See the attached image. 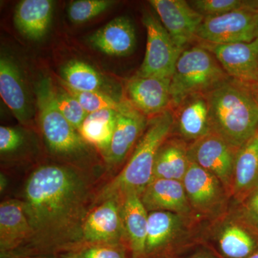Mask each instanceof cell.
Returning <instances> with one entry per match:
<instances>
[{
  "label": "cell",
  "mask_w": 258,
  "mask_h": 258,
  "mask_svg": "<svg viewBox=\"0 0 258 258\" xmlns=\"http://www.w3.org/2000/svg\"><path fill=\"white\" fill-rule=\"evenodd\" d=\"M88 197L86 179L73 168L49 164L35 169L23 200L32 230L30 247L37 252H68L81 245Z\"/></svg>",
  "instance_id": "obj_1"
},
{
  "label": "cell",
  "mask_w": 258,
  "mask_h": 258,
  "mask_svg": "<svg viewBox=\"0 0 258 258\" xmlns=\"http://www.w3.org/2000/svg\"><path fill=\"white\" fill-rule=\"evenodd\" d=\"M210 128L240 149L258 134V98L253 87L229 79L205 94Z\"/></svg>",
  "instance_id": "obj_2"
},
{
  "label": "cell",
  "mask_w": 258,
  "mask_h": 258,
  "mask_svg": "<svg viewBox=\"0 0 258 258\" xmlns=\"http://www.w3.org/2000/svg\"><path fill=\"white\" fill-rule=\"evenodd\" d=\"M174 127L171 108L149 118L147 128L123 169L101 190L100 203L111 198L122 200L130 193L142 195L152 181L158 151L169 138Z\"/></svg>",
  "instance_id": "obj_3"
},
{
  "label": "cell",
  "mask_w": 258,
  "mask_h": 258,
  "mask_svg": "<svg viewBox=\"0 0 258 258\" xmlns=\"http://www.w3.org/2000/svg\"><path fill=\"white\" fill-rule=\"evenodd\" d=\"M229 79L215 56L200 44L185 49L171 76V109L189 96L206 94Z\"/></svg>",
  "instance_id": "obj_4"
},
{
  "label": "cell",
  "mask_w": 258,
  "mask_h": 258,
  "mask_svg": "<svg viewBox=\"0 0 258 258\" xmlns=\"http://www.w3.org/2000/svg\"><path fill=\"white\" fill-rule=\"evenodd\" d=\"M55 88L50 77L42 78L35 84L39 125L50 152L61 157H73L83 152L86 143L59 111Z\"/></svg>",
  "instance_id": "obj_5"
},
{
  "label": "cell",
  "mask_w": 258,
  "mask_h": 258,
  "mask_svg": "<svg viewBox=\"0 0 258 258\" xmlns=\"http://www.w3.org/2000/svg\"><path fill=\"white\" fill-rule=\"evenodd\" d=\"M142 22L147 30V49L137 76L171 79L184 50L176 45L160 20L151 12H144Z\"/></svg>",
  "instance_id": "obj_6"
},
{
  "label": "cell",
  "mask_w": 258,
  "mask_h": 258,
  "mask_svg": "<svg viewBox=\"0 0 258 258\" xmlns=\"http://www.w3.org/2000/svg\"><path fill=\"white\" fill-rule=\"evenodd\" d=\"M258 9L244 8L204 18L196 32L198 42L230 44L257 38Z\"/></svg>",
  "instance_id": "obj_7"
},
{
  "label": "cell",
  "mask_w": 258,
  "mask_h": 258,
  "mask_svg": "<svg viewBox=\"0 0 258 258\" xmlns=\"http://www.w3.org/2000/svg\"><path fill=\"white\" fill-rule=\"evenodd\" d=\"M237 150L218 134L210 132L188 147V154L190 161L216 176L227 191L232 190Z\"/></svg>",
  "instance_id": "obj_8"
},
{
  "label": "cell",
  "mask_w": 258,
  "mask_h": 258,
  "mask_svg": "<svg viewBox=\"0 0 258 258\" xmlns=\"http://www.w3.org/2000/svg\"><path fill=\"white\" fill-rule=\"evenodd\" d=\"M121 200L111 198L89 210L81 228V244H123ZM80 245V246H81Z\"/></svg>",
  "instance_id": "obj_9"
},
{
  "label": "cell",
  "mask_w": 258,
  "mask_h": 258,
  "mask_svg": "<svg viewBox=\"0 0 258 258\" xmlns=\"http://www.w3.org/2000/svg\"><path fill=\"white\" fill-rule=\"evenodd\" d=\"M198 42L215 56L231 79L249 86L258 84V38L220 45Z\"/></svg>",
  "instance_id": "obj_10"
},
{
  "label": "cell",
  "mask_w": 258,
  "mask_h": 258,
  "mask_svg": "<svg viewBox=\"0 0 258 258\" xmlns=\"http://www.w3.org/2000/svg\"><path fill=\"white\" fill-rule=\"evenodd\" d=\"M149 3L176 45L184 50L196 40L204 17L184 0H151Z\"/></svg>",
  "instance_id": "obj_11"
},
{
  "label": "cell",
  "mask_w": 258,
  "mask_h": 258,
  "mask_svg": "<svg viewBox=\"0 0 258 258\" xmlns=\"http://www.w3.org/2000/svg\"><path fill=\"white\" fill-rule=\"evenodd\" d=\"M170 79L136 75L126 85L127 101L148 118L171 108Z\"/></svg>",
  "instance_id": "obj_12"
},
{
  "label": "cell",
  "mask_w": 258,
  "mask_h": 258,
  "mask_svg": "<svg viewBox=\"0 0 258 258\" xmlns=\"http://www.w3.org/2000/svg\"><path fill=\"white\" fill-rule=\"evenodd\" d=\"M32 230L23 200H8L0 205L1 258H10L31 240Z\"/></svg>",
  "instance_id": "obj_13"
},
{
  "label": "cell",
  "mask_w": 258,
  "mask_h": 258,
  "mask_svg": "<svg viewBox=\"0 0 258 258\" xmlns=\"http://www.w3.org/2000/svg\"><path fill=\"white\" fill-rule=\"evenodd\" d=\"M149 118L129 102L118 111L107 161L113 165L124 160L147 128Z\"/></svg>",
  "instance_id": "obj_14"
},
{
  "label": "cell",
  "mask_w": 258,
  "mask_h": 258,
  "mask_svg": "<svg viewBox=\"0 0 258 258\" xmlns=\"http://www.w3.org/2000/svg\"><path fill=\"white\" fill-rule=\"evenodd\" d=\"M182 183L191 208L204 213L221 205L227 191L216 176L191 161Z\"/></svg>",
  "instance_id": "obj_15"
},
{
  "label": "cell",
  "mask_w": 258,
  "mask_h": 258,
  "mask_svg": "<svg viewBox=\"0 0 258 258\" xmlns=\"http://www.w3.org/2000/svg\"><path fill=\"white\" fill-rule=\"evenodd\" d=\"M0 96L18 121L29 124L32 106L21 71L11 57L3 55L0 58Z\"/></svg>",
  "instance_id": "obj_16"
},
{
  "label": "cell",
  "mask_w": 258,
  "mask_h": 258,
  "mask_svg": "<svg viewBox=\"0 0 258 258\" xmlns=\"http://www.w3.org/2000/svg\"><path fill=\"white\" fill-rule=\"evenodd\" d=\"M140 198L149 212L166 211L182 215L191 211L182 181L177 180L153 179Z\"/></svg>",
  "instance_id": "obj_17"
},
{
  "label": "cell",
  "mask_w": 258,
  "mask_h": 258,
  "mask_svg": "<svg viewBox=\"0 0 258 258\" xmlns=\"http://www.w3.org/2000/svg\"><path fill=\"white\" fill-rule=\"evenodd\" d=\"M89 42L95 49L106 55L115 57L127 56L135 49V28L130 19L118 17L91 35Z\"/></svg>",
  "instance_id": "obj_18"
},
{
  "label": "cell",
  "mask_w": 258,
  "mask_h": 258,
  "mask_svg": "<svg viewBox=\"0 0 258 258\" xmlns=\"http://www.w3.org/2000/svg\"><path fill=\"white\" fill-rule=\"evenodd\" d=\"M172 111L174 128L176 127L184 140L195 142L211 132L208 103L205 94L189 96Z\"/></svg>",
  "instance_id": "obj_19"
},
{
  "label": "cell",
  "mask_w": 258,
  "mask_h": 258,
  "mask_svg": "<svg viewBox=\"0 0 258 258\" xmlns=\"http://www.w3.org/2000/svg\"><path fill=\"white\" fill-rule=\"evenodd\" d=\"M121 215L125 239L132 251V258L145 256L149 213L140 195L130 193L121 200Z\"/></svg>",
  "instance_id": "obj_20"
},
{
  "label": "cell",
  "mask_w": 258,
  "mask_h": 258,
  "mask_svg": "<svg viewBox=\"0 0 258 258\" xmlns=\"http://www.w3.org/2000/svg\"><path fill=\"white\" fill-rule=\"evenodd\" d=\"M53 8L51 0L20 1L15 10V28L26 38L41 40L50 27Z\"/></svg>",
  "instance_id": "obj_21"
},
{
  "label": "cell",
  "mask_w": 258,
  "mask_h": 258,
  "mask_svg": "<svg viewBox=\"0 0 258 258\" xmlns=\"http://www.w3.org/2000/svg\"><path fill=\"white\" fill-rule=\"evenodd\" d=\"M258 189V134L237 150L232 191L243 202Z\"/></svg>",
  "instance_id": "obj_22"
},
{
  "label": "cell",
  "mask_w": 258,
  "mask_h": 258,
  "mask_svg": "<svg viewBox=\"0 0 258 258\" xmlns=\"http://www.w3.org/2000/svg\"><path fill=\"white\" fill-rule=\"evenodd\" d=\"M189 164L188 147L184 141L168 138L158 151L153 179L182 181Z\"/></svg>",
  "instance_id": "obj_23"
},
{
  "label": "cell",
  "mask_w": 258,
  "mask_h": 258,
  "mask_svg": "<svg viewBox=\"0 0 258 258\" xmlns=\"http://www.w3.org/2000/svg\"><path fill=\"white\" fill-rule=\"evenodd\" d=\"M118 111L104 109L88 113L78 130L86 144L96 147L106 157L111 146Z\"/></svg>",
  "instance_id": "obj_24"
},
{
  "label": "cell",
  "mask_w": 258,
  "mask_h": 258,
  "mask_svg": "<svg viewBox=\"0 0 258 258\" xmlns=\"http://www.w3.org/2000/svg\"><path fill=\"white\" fill-rule=\"evenodd\" d=\"M181 215L174 212H149L145 255L163 248L177 235L181 227Z\"/></svg>",
  "instance_id": "obj_25"
},
{
  "label": "cell",
  "mask_w": 258,
  "mask_h": 258,
  "mask_svg": "<svg viewBox=\"0 0 258 258\" xmlns=\"http://www.w3.org/2000/svg\"><path fill=\"white\" fill-rule=\"evenodd\" d=\"M60 75L62 84L75 91L108 93L103 76L83 61H69L61 69Z\"/></svg>",
  "instance_id": "obj_26"
},
{
  "label": "cell",
  "mask_w": 258,
  "mask_h": 258,
  "mask_svg": "<svg viewBox=\"0 0 258 258\" xmlns=\"http://www.w3.org/2000/svg\"><path fill=\"white\" fill-rule=\"evenodd\" d=\"M253 232L237 224H230L222 230L219 245L229 258H247L255 251Z\"/></svg>",
  "instance_id": "obj_27"
},
{
  "label": "cell",
  "mask_w": 258,
  "mask_h": 258,
  "mask_svg": "<svg viewBox=\"0 0 258 258\" xmlns=\"http://www.w3.org/2000/svg\"><path fill=\"white\" fill-rule=\"evenodd\" d=\"M62 87L77 99L80 104L88 113L104 109L120 111L126 104L127 100L117 99L108 93L103 92H82L75 91L62 85Z\"/></svg>",
  "instance_id": "obj_28"
},
{
  "label": "cell",
  "mask_w": 258,
  "mask_h": 258,
  "mask_svg": "<svg viewBox=\"0 0 258 258\" xmlns=\"http://www.w3.org/2000/svg\"><path fill=\"white\" fill-rule=\"evenodd\" d=\"M188 2L204 18L218 16L244 8L258 9V0H192Z\"/></svg>",
  "instance_id": "obj_29"
},
{
  "label": "cell",
  "mask_w": 258,
  "mask_h": 258,
  "mask_svg": "<svg viewBox=\"0 0 258 258\" xmlns=\"http://www.w3.org/2000/svg\"><path fill=\"white\" fill-rule=\"evenodd\" d=\"M60 258H129L123 244H86L75 247Z\"/></svg>",
  "instance_id": "obj_30"
},
{
  "label": "cell",
  "mask_w": 258,
  "mask_h": 258,
  "mask_svg": "<svg viewBox=\"0 0 258 258\" xmlns=\"http://www.w3.org/2000/svg\"><path fill=\"white\" fill-rule=\"evenodd\" d=\"M115 4L111 0H77L73 1L68 9L72 23H84L104 13Z\"/></svg>",
  "instance_id": "obj_31"
},
{
  "label": "cell",
  "mask_w": 258,
  "mask_h": 258,
  "mask_svg": "<svg viewBox=\"0 0 258 258\" xmlns=\"http://www.w3.org/2000/svg\"><path fill=\"white\" fill-rule=\"evenodd\" d=\"M55 97L59 111L76 130H79L88 114L87 112L83 109L77 99L62 86H55Z\"/></svg>",
  "instance_id": "obj_32"
},
{
  "label": "cell",
  "mask_w": 258,
  "mask_h": 258,
  "mask_svg": "<svg viewBox=\"0 0 258 258\" xmlns=\"http://www.w3.org/2000/svg\"><path fill=\"white\" fill-rule=\"evenodd\" d=\"M24 142L23 134L13 127H0V152L1 154H10L20 149Z\"/></svg>",
  "instance_id": "obj_33"
},
{
  "label": "cell",
  "mask_w": 258,
  "mask_h": 258,
  "mask_svg": "<svg viewBox=\"0 0 258 258\" xmlns=\"http://www.w3.org/2000/svg\"><path fill=\"white\" fill-rule=\"evenodd\" d=\"M242 215L249 230L258 235V189L243 201Z\"/></svg>",
  "instance_id": "obj_34"
},
{
  "label": "cell",
  "mask_w": 258,
  "mask_h": 258,
  "mask_svg": "<svg viewBox=\"0 0 258 258\" xmlns=\"http://www.w3.org/2000/svg\"><path fill=\"white\" fill-rule=\"evenodd\" d=\"M6 179H5V177L4 175H3V174H1V182H0V187H1V191L3 192V191H4L5 188H6Z\"/></svg>",
  "instance_id": "obj_35"
},
{
  "label": "cell",
  "mask_w": 258,
  "mask_h": 258,
  "mask_svg": "<svg viewBox=\"0 0 258 258\" xmlns=\"http://www.w3.org/2000/svg\"><path fill=\"white\" fill-rule=\"evenodd\" d=\"M189 258H212V257H210V256L207 255V254L200 253V254H195V255H192V256H191V257H190Z\"/></svg>",
  "instance_id": "obj_36"
},
{
  "label": "cell",
  "mask_w": 258,
  "mask_h": 258,
  "mask_svg": "<svg viewBox=\"0 0 258 258\" xmlns=\"http://www.w3.org/2000/svg\"><path fill=\"white\" fill-rule=\"evenodd\" d=\"M247 258H258V249L257 250L254 251L253 253L249 255L248 257Z\"/></svg>",
  "instance_id": "obj_37"
},
{
  "label": "cell",
  "mask_w": 258,
  "mask_h": 258,
  "mask_svg": "<svg viewBox=\"0 0 258 258\" xmlns=\"http://www.w3.org/2000/svg\"><path fill=\"white\" fill-rule=\"evenodd\" d=\"M252 87H253L254 92H255L256 95H257V98H258V84L255 85V86H252Z\"/></svg>",
  "instance_id": "obj_38"
},
{
  "label": "cell",
  "mask_w": 258,
  "mask_h": 258,
  "mask_svg": "<svg viewBox=\"0 0 258 258\" xmlns=\"http://www.w3.org/2000/svg\"><path fill=\"white\" fill-rule=\"evenodd\" d=\"M22 258H51V257H32V256H27V257Z\"/></svg>",
  "instance_id": "obj_39"
},
{
  "label": "cell",
  "mask_w": 258,
  "mask_h": 258,
  "mask_svg": "<svg viewBox=\"0 0 258 258\" xmlns=\"http://www.w3.org/2000/svg\"><path fill=\"white\" fill-rule=\"evenodd\" d=\"M257 38H258V32H257Z\"/></svg>",
  "instance_id": "obj_40"
}]
</instances>
